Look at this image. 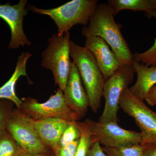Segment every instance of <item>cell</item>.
<instances>
[{
  "label": "cell",
  "instance_id": "obj_16",
  "mask_svg": "<svg viewBox=\"0 0 156 156\" xmlns=\"http://www.w3.org/2000/svg\"><path fill=\"white\" fill-rule=\"evenodd\" d=\"M108 5L115 16L124 10L145 13L156 11V0H108Z\"/></svg>",
  "mask_w": 156,
  "mask_h": 156
},
{
  "label": "cell",
  "instance_id": "obj_11",
  "mask_svg": "<svg viewBox=\"0 0 156 156\" xmlns=\"http://www.w3.org/2000/svg\"><path fill=\"white\" fill-rule=\"evenodd\" d=\"M82 34L86 38L85 48L94 56L106 81L118 70L122 64L103 39L91 34L83 28Z\"/></svg>",
  "mask_w": 156,
  "mask_h": 156
},
{
  "label": "cell",
  "instance_id": "obj_3",
  "mask_svg": "<svg viewBox=\"0 0 156 156\" xmlns=\"http://www.w3.org/2000/svg\"><path fill=\"white\" fill-rule=\"evenodd\" d=\"M97 0H73L53 9H38L29 5L34 13L47 15L57 26V34L63 36L77 24L86 25L98 5Z\"/></svg>",
  "mask_w": 156,
  "mask_h": 156
},
{
  "label": "cell",
  "instance_id": "obj_1",
  "mask_svg": "<svg viewBox=\"0 0 156 156\" xmlns=\"http://www.w3.org/2000/svg\"><path fill=\"white\" fill-rule=\"evenodd\" d=\"M112 10L106 3L98 4L83 28L89 34L100 37L109 45L122 65H132L133 54L121 32V26L115 21Z\"/></svg>",
  "mask_w": 156,
  "mask_h": 156
},
{
  "label": "cell",
  "instance_id": "obj_26",
  "mask_svg": "<svg viewBox=\"0 0 156 156\" xmlns=\"http://www.w3.org/2000/svg\"><path fill=\"white\" fill-rule=\"evenodd\" d=\"M144 156H156V147L145 148Z\"/></svg>",
  "mask_w": 156,
  "mask_h": 156
},
{
  "label": "cell",
  "instance_id": "obj_24",
  "mask_svg": "<svg viewBox=\"0 0 156 156\" xmlns=\"http://www.w3.org/2000/svg\"><path fill=\"white\" fill-rule=\"evenodd\" d=\"M87 156H107L103 151L102 147L98 143L92 144Z\"/></svg>",
  "mask_w": 156,
  "mask_h": 156
},
{
  "label": "cell",
  "instance_id": "obj_23",
  "mask_svg": "<svg viewBox=\"0 0 156 156\" xmlns=\"http://www.w3.org/2000/svg\"><path fill=\"white\" fill-rule=\"evenodd\" d=\"M79 140L69 144L63 147L52 151L53 156H75Z\"/></svg>",
  "mask_w": 156,
  "mask_h": 156
},
{
  "label": "cell",
  "instance_id": "obj_5",
  "mask_svg": "<svg viewBox=\"0 0 156 156\" xmlns=\"http://www.w3.org/2000/svg\"><path fill=\"white\" fill-rule=\"evenodd\" d=\"M119 106L126 114L134 119L140 129L141 145L145 148L156 147V112L144 101L134 97L128 89L121 95Z\"/></svg>",
  "mask_w": 156,
  "mask_h": 156
},
{
  "label": "cell",
  "instance_id": "obj_19",
  "mask_svg": "<svg viewBox=\"0 0 156 156\" xmlns=\"http://www.w3.org/2000/svg\"><path fill=\"white\" fill-rule=\"evenodd\" d=\"M145 15L149 18H156V11L145 13ZM134 61L137 62L147 66H156V38L154 44L149 49L143 53H135L133 54Z\"/></svg>",
  "mask_w": 156,
  "mask_h": 156
},
{
  "label": "cell",
  "instance_id": "obj_14",
  "mask_svg": "<svg viewBox=\"0 0 156 156\" xmlns=\"http://www.w3.org/2000/svg\"><path fill=\"white\" fill-rule=\"evenodd\" d=\"M133 66L137 78L135 84L128 89L134 97L144 101L150 90L156 85V66H148L135 61Z\"/></svg>",
  "mask_w": 156,
  "mask_h": 156
},
{
  "label": "cell",
  "instance_id": "obj_22",
  "mask_svg": "<svg viewBox=\"0 0 156 156\" xmlns=\"http://www.w3.org/2000/svg\"><path fill=\"white\" fill-rule=\"evenodd\" d=\"M14 105L10 101L0 100V134L6 130L7 123L14 108Z\"/></svg>",
  "mask_w": 156,
  "mask_h": 156
},
{
  "label": "cell",
  "instance_id": "obj_18",
  "mask_svg": "<svg viewBox=\"0 0 156 156\" xmlns=\"http://www.w3.org/2000/svg\"><path fill=\"white\" fill-rule=\"evenodd\" d=\"M107 156H144L145 148L141 144L119 147H102Z\"/></svg>",
  "mask_w": 156,
  "mask_h": 156
},
{
  "label": "cell",
  "instance_id": "obj_17",
  "mask_svg": "<svg viewBox=\"0 0 156 156\" xmlns=\"http://www.w3.org/2000/svg\"><path fill=\"white\" fill-rule=\"evenodd\" d=\"M25 152L7 130L0 134V156H20Z\"/></svg>",
  "mask_w": 156,
  "mask_h": 156
},
{
  "label": "cell",
  "instance_id": "obj_7",
  "mask_svg": "<svg viewBox=\"0 0 156 156\" xmlns=\"http://www.w3.org/2000/svg\"><path fill=\"white\" fill-rule=\"evenodd\" d=\"M135 73L133 65H122L118 70L105 81L103 89L105 105L98 122L118 123L120 98L133 82Z\"/></svg>",
  "mask_w": 156,
  "mask_h": 156
},
{
  "label": "cell",
  "instance_id": "obj_27",
  "mask_svg": "<svg viewBox=\"0 0 156 156\" xmlns=\"http://www.w3.org/2000/svg\"><path fill=\"white\" fill-rule=\"evenodd\" d=\"M20 156H53L52 154H35L31 153L25 152Z\"/></svg>",
  "mask_w": 156,
  "mask_h": 156
},
{
  "label": "cell",
  "instance_id": "obj_4",
  "mask_svg": "<svg viewBox=\"0 0 156 156\" xmlns=\"http://www.w3.org/2000/svg\"><path fill=\"white\" fill-rule=\"evenodd\" d=\"M69 32L63 36L53 34L48 40L47 48L42 53V67L53 73L55 84L64 92L72 62L70 59Z\"/></svg>",
  "mask_w": 156,
  "mask_h": 156
},
{
  "label": "cell",
  "instance_id": "obj_13",
  "mask_svg": "<svg viewBox=\"0 0 156 156\" xmlns=\"http://www.w3.org/2000/svg\"><path fill=\"white\" fill-rule=\"evenodd\" d=\"M30 119L37 133L51 152L56 147L62 133L70 122L61 119L37 120Z\"/></svg>",
  "mask_w": 156,
  "mask_h": 156
},
{
  "label": "cell",
  "instance_id": "obj_15",
  "mask_svg": "<svg viewBox=\"0 0 156 156\" xmlns=\"http://www.w3.org/2000/svg\"><path fill=\"white\" fill-rule=\"evenodd\" d=\"M32 56L29 52H23L18 56L16 67L9 80L0 87V100L5 99L10 101L14 104L16 108L19 109L22 104V100L19 98L15 92V86L17 81L22 76L28 78L26 72V65L28 59Z\"/></svg>",
  "mask_w": 156,
  "mask_h": 156
},
{
  "label": "cell",
  "instance_id": "obj_6",
  "mask_svg": "<svg viewBox=\"0 0 156 156\" xmlns=\"http://www.w3.org/2000/svg\"><path fill=\"white\" fill-rule=\"evenodd\" d=\"M22 104L18 109L27 116L33 120L57 119L67 122H78L81 118L66 103L63 92L58 89L43 103L30 97L21 98Z\"/></svg>",
  "mask_w": 156,
  "mask_h": 156
},
{
  "label": "cell",
  "instance_id": "obj_21",
  "mask_svg": "<svg viewBox=\"0 0 156 156\" xmlns=\"http://www.w3.org/2000/svg\"><path fill=\"white\" fill-rule=\"evenodd\" d=\"M79 124L81 134L75 156H87L92 144L91 135L88 126L85 122H79Z\"/></svg>",
  "mask_w": 156,
  "mask_h": 156
},
{
  "label": "cell",
  "instance_id": "obj_12",
  "mask_svg": "<svg viewBox=\"0 0 156 156\" xmlns=\"http://www.w3.org/2000/svg\"><path fill=\"white\" fill-rule=\"evenodd\" d=\"M63 95L66 103L73 111L81 119L85 116L89 107V97L77 69L73 62Z\"/></svg>",
  "mask_w": 156,
  "mask_h": 156
},
{
  "label": "cell",
  "instance_id": "obj_9",
  "mask_svg": "<svg viewBox=\"0 0 156 156\" xmlns=\"http://www.w3.org/2000/svg\"><path fill=\"white\" fill-rule=\"evenodd\" d=\"M6 130L26 152L52 154L37 133L30 118L18 109H13Z\"/></svg>",
  "mask_w": 156,
  "mask_h": 156
},
{
  "label": "cell",
  "instance_id": "obj_20",
  "mask_svg": "<svg viewBox=\"0 0 156 156\" xmlns=\"http://www.w3.org/2000/svg\"><path fill=\"white\" fill-rule=\"evenodd\" d=\"M81 134V128L79 122H70L62 133L58 144L53 151L56 148L63 147L70 143L79 140Z\"/></svg>",
  "mask_w": 156,
  "mask_h": 156
},
{
  "label": "cell",
  "instance_id": "obj_25",
  "mask_svg": "<svg viewBox=\"0 0 156 156\" xmlns=\"http://www.w3.org/2000/svg\"><path fill=\"white\" fill-rule=\"evenodd\" d=\"M144 101L150 106H156V85L150 90Z\"/></svg>",
  "mask_w": 156,
  "mask_h": 156
},
{
  "label": "cell",
  "instance_id": "obj_8",
  "mask_svg": "<svg viewBox=\"0 0 156 156\" xmlns=\"http://www.w3.org/2000/svg\"><path fill=\"white\" fill-rule=\"evenodd\" d=\"M84 122L89 128L92 144L98 142L108 147L141 144L142 139L140 132L124 129L117 123H101L90 119Z\"/></svg>",
  "mask_w": 156,
  "mask_h": 156
},
{
  "label": "cell",
  "instance_id": "obj_10",
  "mask_svg": "<svg viewBox=\"0 0 156 156\" xmlns=\"http://www.w3.org/2000/svg\"><path fill=\"white\" fill-rule=\"evenodd\" d=\"M27 3V0H20L18 4L13 5L10 3L0 4V18L8 24L11 30L9 49H17L20 46L31 44V42L24 33L23 25V18L28 13V9L25 8Z\"/></svg>",
  "mask_w": 156,
  "mask_h": 156
},
{
  "label": "cell",
  "instance_id": "obj_2",
  "mask_svg": "<svg viewBox=\"0 0 156 156\" xmlns=\"http://www.w3.org/2000/svg\"><path fill=\"white\" fill-rule=\"evenodd\" d=\"M70 55L75 65L89 97V107L94 113L100 108L105 80L91 52L85 47L70 43Z\"/></svg>",
  "mask_w": 156,
  "mask_h": 156
}]
</instances>
